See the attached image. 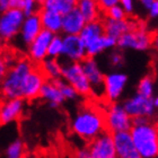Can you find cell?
I'll return each instance as SVG.
<instances>
[{"instance_id": "obj_29", "label": "cell", "mask_w": 158, "mask_h": 158, "mask_svg": "<svg viewBox=\"0 0 158 158\" xmlns=\"http://www.w3.org/2000/svg\"><path fill=\"white\" fill-rule=\"evenodd\" d=\"M54 82L59 87L60 92L63 95L64 99H76L78 97L79 94L76 92V89L73 88L71 85H69L63 78L56 79V80H54Z\"/></svg>"}, {"instance_id": "obj_13", "label": "cell", "mask_w": 158, "mask_h": 158, "mask_svg": "<svg viewBox=\"0 0 158 158\" xmlns=\"http://www.w3.org/2000/svg\"><path fill=\"white\" fill-rule=\"evenodd\" d=\"M24 106L23 98L5 99L0 104V124L6 125L18 120L24 112Z\"/></svg>"}, {"instance_id": "obj_6", "label": "cell", "mask_w": 158, "mask_h": 158, "mask_svg": "<svg viewBox=\"0 0 158 158\" xmlns=\"http://www.w3.org/2000/svg\"><path fill=\"white\" fill-rule=\"evenodd\" d=\"M106 129L111 133L130 131L133 127L132 118L124 110L123 105L112 103L105 113Z\"/></svg>"}, {"instance_id": "obj_9", "label": "cell", "mask_w": 158, "mask_h": 158, "mask_svg": "<svg viewBox=\"0 0 158 158\" xmlns=\"http://www.w3.org/2000/svg\"><path fill=\"white\" fill-rule=\"evenodd\" d=\"M123 107L132 118H152L156 109L154 104V98H148L139 94L127 99L123 104Z\"/></svg>"}, {"instance_id": "obj_25", "label": "cell", "mask_w": 158, "mask_h": 158, "mask_svg": "<svg viewBox=\"0 0 158 158\" xmlns=\"http://www.w3.org/2000/svg\"><path fill=\"white\" fill-rule=\"evenodd\" d=\"M118 44V41L115 39H113L107 35H103L102 37H99L98 40H96L95 42H93L92 44H89L88 46H86V52H87V56L89 58H94L97 54L104 51L106 49L113 48L114 45Z\"/></svg>"}, {"instance_id": "obj_5", "label": "cell", "mask_w": 158, "mask_h": 158, "mask_svg": "<svg viewBox=\"0 0 158 158\" xmlns=\"http://www.w3.org/2000/svg\"><path fill=\"white\" fill-rule=\"evenodd\" d=\"M26 16L20 9H8L0 14V36L5 42L19 36Z\"/></svg>"}, {"instance_id": "obj_3", "label": "cell", "mask_w": 158, "mask_h": 158, "mask_svg": "<svg viewBox=\"0 0 158 158\" xmlns=\"http://www.w3.org/2000/svg\"><path fill=\"white\" fill-rule=\"evenodd\" d=\"M132 140L141 158H158V127L147 122L133 125L130 130Z\"/></svg>"}, {"instance_id": "obj_22", "label": "cell", "mask_w": 158, "mask_h": 158, "mask_svg": "<svg viewBox=\"0 0 158 158\" xmlns=\"http://www.w3.org/2000/svg\"><path fill=\"white\" fill-rule=\"evenodd\" d=\"M103 35H105L103 20H96V22H92V23H87L79 34V36L82 40L85 46H88L89 44L95 42L96 40H98Z\"/></svg>"}, {"instance_id": "obj_21", "label": "cell", "mask_w": 158, "mask_h": 158, "mask_svg": "<svg viewBox=\"0 0 158 158\" xmlns=\"http://www.w3.org/2000/svg\"><path fill=\"white\" fill-rule=\"evenodd\" d=\"M40 97L49 103V105L51 107H54V109L60 106L66 101L60 92L59 87L54 82V80H49V79L44 82V85L41 89V93H40Z\"/></svg>"}, {"instance_id": "obj_10", "label": "cell", "mask_w": 158, "mask_h": 158, "mask_svg": "<svg viewBox=\"0 0 158 158\" xmlns=\"http://www.w3.org/2000/svg\"><path fill=\"white\" fill-rule=\"evenodd\" d=\"M152 33L147 32L143 27L131 31L118 40V45L122 49L147 50L152 46Z\"/></svg>"}, {"instance_id": "obj_32", "label": "cell", "mask_w": 158, "mask_h": 158, "mask_svg": "<svg viewBox=\"0 0 158 158\" xmlns=\"http://www.w3.org/2000/svg\"><path fill=\"white\" fill-rule=\"evenodd\" d=\"M104 17L114 20H123L125 19V11L120 6H114L107 10L106 13H104Z\"/></svg>"}, {"instance_id": "obj_12", "label": "cell", "mask_w": 158, "mask_h": 158, "mask_svg": "<svg viewBox=\"0 0 158 158\" xmlns=\"http://www.w3.org/2000/svg\"><path fill=\"white\" fill-rule=\"evenodd\" d=\"M62 56L70 62H82L87 58L86 46L79 35L63 36Z\"/></svg>"}, {"instance_id": "obj_34", "label": "cell", "mask_w": 158, "mask_h": 158, "mask_svg": "<svg viewBox=\"0 0 158 158\" xmlns=\"http://www.w3.org/2000/svg\"><path fill=\"white\" fill-rule=\"evenodd\" d=\"M118 1L121 0H97L98 2V6L102 10V13H106L109 9H111L112 7L118 6Z\"/></svg>"}, {"instance_id": "obj_42", "label": "cell", "mask_w": 158, "mask_h": 158, "mask_svg": "<svg viewBox=\"0 0 158 158\" xmlns=\"http://www.w3.org/2000/svg\"><path fill=\"white\" fill-rule=\"evenodd\" d=\"M3 43H5V41L2 40V37L0 36V53H1V50H2V48H3Z\"/></svg>"}, {"instance_id": "obj_33", "label": "cell", "mask_w": 158, "mask_h": 158, "mask_svg": "<svg viewBox=\"0 0 158 158\" xmlns=\"http://www.w3.org/2000/svg\"><path fill=\"white\" fill-rule=\"evenodd\" d=\"M22 0H0V14L8 9H20Z\"/></svg>"}, {"instance_id": "obj_30", "label": "cell", "mask_w": 158, "mask_h": 158, "mask_svg": "<svg viewBox=\"0 0 158 158\" xmlns=\"http://www.w3.org/2000/svg\"><path fill=\"white\" fill-rule=\"evenodd\" d=\"M24 143L20 139L10 142L6 149V158H23Z\"/></svg>"}, {"instance_id": "obj_36", "label": "cell", "mask_w": 158, "mask_h": 158, "mask_svg": "<svg viewBox=\"0 0 158 158\" xmlns=\"http://www.w3.org/2000/svg\"><path fill=\"white\" fill-rule=\"evenodd\" d=\"M122 62H123V56H122L121 53L114 52L111 54V63H112V66L118 67L121 66Z\"/></svg>"}, {"instance_id": "obj_39", "label": "cell", "mask_w": 158, "mask_h": 158, "mask_svg": "<svg viewBox=\"0 0 158 158\" xmlns=\"http://www.w3.org/2000/svg\"><path fill=\"white\" fill-rule=\"evenodd\" d=\"M150 16L152 17H157L158 16V0H156L154 5L150 7Z\"/></svg>"}, {"instance_id": "obj_41", "label": "cell", "mask_w": 158, "mask_h": 158, "mask_svg": "<svg viewBox=\"0 0 158 158\" xmlns=\"http://www.w3.org/2000/svg\"><path fill=\"white\" fill-rule=\"evenodd\" d=\"M140 1H141L142 5H143L146 8H149V9H150V7L154 5V2H155L156 0H140Z\"/></svg>"}, {"instance_id": "obj_14", "label": "cell", "mask_w": 158, "mask_h": 158, "mask_svg": "<svg viewBox=\"0 0 158 158\" xmlns=\"http://www.w3.org/2000/svg\"><path fill=\"white\" fill-rule=\"evenodd\" d=\"M128 81V77L124 73H113L105 76V97L109 102L114 103L122 95Z\"/></svg>"}, {"instance_id": "obj_4", "label": "cell", "mask_w": 158, "mask_h": 158, "mask_svg": "<svg viewBox=\"0 0 158 158\" xmlns=\"http://www.w3.org/2000/svg\"><path fill=\"white\" fill-rule=\"evenodd\" d=\"M61 64H62V78L76 89L79 95H92V87L86 77L85 71L82 69L81 62L66 61Z\"/></svg>"}, {"instance_id": "obj_24", "label": "cell", "mask_w": 158, "mask_h": 158, "mask_svg": "<svg viewBox=\"0 0 158 158\" xmlns=\"http://www.w3.org/2000/svg\"><path fill=\"white\" fill-rule=\"evenodd\" d=\"M39 67L49 80H56L62 78V64L58 61V59L48 56L45 60H43L40 63Z\"/></svg>"}, {"instance_id": "obj_31", "label": "cell", "mask_w": 158, "mask_h": 158, "mask_svg": "<svg viewBox=\"0 0 158 158\" xmlns=\"http://www.w3.org/2000/svg\"><path fill=\"white\" fill-rule=\"evenodd\" d=\"M40 5L37 3L36 0H22V7L20 10L25 14V16H31V15H35L39 14L37 11H40Z\"/></svg>"}, {"instance_id": "obj_2", "label": "cell", "mask_w": 158, "mask_h": 158, "mask_svg": "<svg viewBox=\"0 0 158 158\" xmlns=\"http://www.w3.org/2000/svg\"><path fill=\"white\" fill-rule=\"evenodd\" d=\"M34 67L30 59L23 58L17 60L16 63L9 68L0 85V95L5 99L23 98L24 85Z\"/></svg>"}, {"instance_id": "obj_45", "label": "cell", "mask_w": 158, "mask_h": 158, "mask_svg": "<svg viewBox=\"0 0 158 158\" xmlns=\"http://www.w3.org/2000/svg\"><path fill=\"white\" fill-rule=\"evenodd\" d=\"M75 1H76V2H78V1H79V0H75Z\"/></svg>"}, {"instance_id": "obj_11", "label": "cell", "mask_w": 158, "mask_h": 158, "mask_svg": "<svg viewBox=\"0 0 158 158\" xmlns=\"http://www.w3.org/2000/svg\"><path fill=\"white\" fill-rule=\"evenodd\" d=\"M56 34L51 33L49 31L43 30L41 33L37 35V37L31 43L28 48H27V53H28V58L33 63L40 64L43 60L48 58V50L49 45L52 39L54 37Z\"/></svg>"}, {"instance_id": "obj_38", "label": "cell", "mask_w": 158, "mask_h": 158, "mask_svg": "<svg viewBox=\"0 0 158 158\" xmlns=\"http://www.w3.org/2000/svg\"><path fill=\"white\" fill-rule=\"evenodd\" d=\"M75 158H92V157H90V154H89L88 148L87 149L84 148V149H79L78 152H76Z\"/></svg>"}, {"instance_id": "obj_7", "label": "cell", "mask_w": 158, "mask_h": 158, "mask_svg": "<svg viewBox=\"0 0 158 158\" xmlns=\"http://www.w3.org/2000/svg\"><path fill=\"white\" fill-rule=\"evenodd\" d=\"M81 66L92 87V95L98 98L103 96L105 97V76L102 73L96 60L94 58L87 56L81 62Z\"/></svg>"}, {"instance_id": "obj_18", "label": "cell", "mask_w": 158, "mask_h": 158, "mask_svg": "<svg viewBox=\"0 0 158 158\" xmlns=\"http://www.w3.org/2000/svg\"><path fill=\"white\" fill-rule=\"evenodd\" d=\"M103 24H104V30H105V34L107 36H111L113 39H115L118 41L122 35L135 31L139 28V25H135L131 22H129L127 19L123 20H114L111 18H106L104 17Z\"/></svg>"}, {"instance_id": "obj_40", "label": "cell", "mask_w": 158, "mask_h": 158, "mask_svg": "<svg viewBox=\"0 0 158 158\" xmlns=\"http://www.w3.org/2000/svg\"><path fill=\"white\" fill-rule=\"evenodd\" d=\"M152 45L158 51V33H152Z\"/></svg>"}, {"instance_id": "obj_1", "label": "cell", "mask_w": 158, "mask_h": 158, "mask_svg": "<svg viewBox=\"0 0 158 158\" xmlns=\"http://www.w3.org/2000/svg\"><path fill=\"white\" fill-rule=\"evenodd\" d=\"M71 129L78 137L92 141L107 130L105 114L93 107L81 109L73 118Z\"/></svg>"}, {"instance_id": "obj_8", "label": "cell", "mask_w": 158, "mask_h": 158, "mask_svg": "<svg viewBox=\"0 0 158 158\" xmlns=\"http://www.w3.org/2000/svg\"><path fill=\"white\" fill-rule=\"evenodd\" d=\"M88 150L92 158H118L113 133L107 130L90 141Z\"/></svg>"}, {"instance_id": "obj_15", "label": "cell", "mask_w": 158, "mask_h": 158, "mask_svg": "<svg viewBox=\"0 0 158 158\" xmlns=\"http://www.w3.org/2000/svg\"><path fill=\"white\" fill-rule=\"evenodd\" d=\"M118 158H141L132 140L130 131L118 132L113 135Z\"/></svg>"}, {"instance_id": "obj_17", "label": "cell", "mask_w": 158, "mask_h": 158, "mask_svg": "<svg viewBox=\"0 0 158 158\" xmlns=\"http://www.w3.org/2000/svg\"><path fill=\"white\" fill-rule=\"evenodd\" d=\"M42 31L43 27L39 14L31 15V16H27L24 20L23 26H22V30H20L19 33V39L24 45H26L28 48V45L36 39L37 35Z\"/></svg>"}, {"instance_id": "obj_44", "label": "cell", "mask_w": 158, "mask_h": 158, "mask_svg": "<svg viewBox=\"0 0 158 158\" xmlns=\"http://www.w3.org/2000/svg\"><path fill=\"white\" fill-rule=\"evenodd\" d=\"M36 1H37V3H39L40 6H41V8H42L43 3H44V0H36Z\"/></svg>"}, {"instance_id": "obj_19", "label": "cell", "mask_w": 158, "mask_h": 158, "mask_svg": "<svg viewBox=\"0 0 158 158\" xmlns=\"http://www.w3.org/2000/svg\"><path fill=\"white\" fill-rule=\"evenodd\" d=\"M86 20L82 17L78 8H75L63 16L62 33L64 35H79L86 25Z\"/></svg>"}, {"instance_id": "obj_26", "label": "cell", "mask_w": 158, "mask_h": 158, "mask_svg": "<svg viewBox=\"0 0 158 158\" xmlns=\"http://www.w3.org/2000/svg\"><path fill=\"white\" fill-rule=\"evenodd\" d=\"M76 7L77 2L75 0H44L42 8L52 10L64 16L66 14L75 9Z\"/></svg>"}, {"instance_id": "obj_28", "label": "cell", "mask_w": 158, "mask_h": 158, "mask_svg": "<svg viewBox=\"0 0 158 158\" xmlns=\"http://www.w3.org/2000/svg\"><path fill=\"white\" fill-rule=\"evenodd\" d=\"M138 94L148 98H152L154 94V79L150 76H146L139 81Z\"/></svg>"}, {"instance_id": "obj_37", "label": "cell", "mask_w": 158, "mask_h": 158, "mask_svg": "<svg viewBox=\"0 0 158 158\" xmlns=\"http://www.w3.org/2000/svg\"><path fill=\"white\" fill-rule=\"evenodd\" d=\"M122 8L124 9L125 13L131 14L133 10V0H121Z\"/></svg>"}, {"instance_id": "obj_27", "label": "cell", "mask_w": 158, "mask_h": 158, "mask_svg": "<svg viewBox=\"0 0 158 158\" xmlns=\"http://www.w3.org/2000/svg\"><path fill=\"white\" fill-rule=\"evenodd\" d=\"M62 50H63V36L60 35H54L51 43L49 45L48 50V56L58 59L59 56H62Z\"/></svg>"}, {"instance_id": "obj_23", "label": "cell", "mask_w": 158, "mask_h": 158, "mask_svg": "<svg viewBox=\"0 0 158 158\" xmlns=\"http://www.w3.org/2000/svg\"><path fill=\"white\" fill-rule=\"evenodd\" d=\"M77 8L85 18L86 23L102 20L99 18L102 10L99 8L97 0H79L77 2Z\"/></svg>"}, {"instance_id": "obj_43", "label": "cell", "mask_w": 158, "mask_h": 158, "mask_svg": "<svg viewBox=\"0 0 158 158\" xmlns=\"http://www.w3.org/2000/svg\"><path fill=\"white\" fill-rule=\"evenodd\" d=\"M154 104H155V107H158V96L154 98Z\"/></svg>"}, {"instance_id": "obj_35", "label": "cell", "mask_w": 158, "mask_h": 158, "mask_svg": "<svg viewBox=\"0 0 158 158\" xmlns=\"http://www.w3.org/2000/svg\"><path fill=\"white\" fill-rule=\"evenodd\" d=\"M8 70H9V66L7 64L6 60L3 58V54L0 53V85H1L2 80L5 79V77H6Z\"/></svg>"}, {"instance_id": "obj_16", "label": "cell", "mask_w": 158, "mask_h": 158, "mask_svg": "<svg viewBox=\"0 0 158 158\" xmlns=\"http://www.w3.org/2000/svg\"><path fill=\"white\" fill-rule=\"evenodd\" d=\"M46 81V77L40 69V67H34V69L27 77L25 85L23 88V99H34L40 97V93L44 82Z\"/></svg>"}, {"instance_id": "obj_20", "label": "cell", "mask_w": 158, "mask_h": 158, "mask_svg": "<svg viewBox=\"0 0 158 158\" xmlns=\"http://www.w3.org/2000/svg\"><path fill=\"white\" fill-rule=\"evenodd\" d=\"M39 16L42 23L43 30L49 31L56 35H58L59 32H62V15L52 10L41 8L39 11Z\"/></svg>"}]
</instances>
